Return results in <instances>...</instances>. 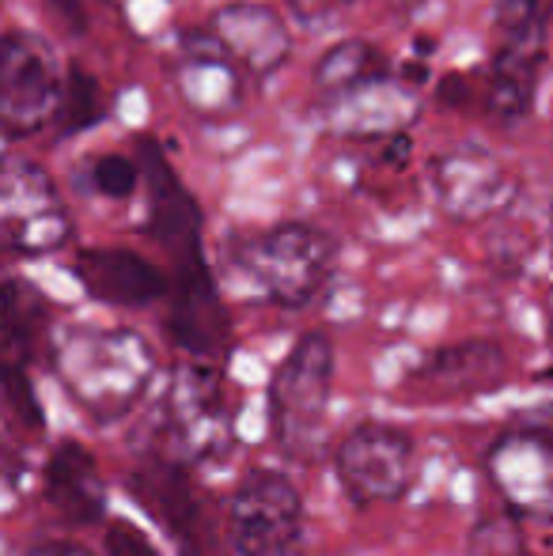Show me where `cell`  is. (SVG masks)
<instances>
[{"mask_svg":"<svg viewBox=\"0 0 553 556\" xmlns=\"http://www.w3.org/2000/svg\"><path fill=\"white\" fill-rule=\"evenodd\" d=\"M326 125L341 140H384L399 137L425 111V99L410 80L384 73L345 91L326 96Z\"/></svg>","mask_w":553,"mask_h":556,"instance_id":"14","label":"cell"},{"mask_svg":"<svg viewBox=\"0 0 553 556\" xmlns=\"http://www.w3.org/2000/svg\"><path fill=\"white\" fill-rule=\"evenodd\" d=\"M384 73H391V68H387V53L376 42H368V38H341V42H334L318 58L311 80H315V88L323 96H334V91H345L353 84L372 80V76H384Z\"/></svg>","mask_w":553,"mask_h":556,"instance_id":"22","label":"cell"},{"mask_svg":"<svg viewBox=\"0 0 553 556\" xmlns=\"http://www.w3.org/2000/svg\"><path fill=\"white\" fill-rule=\"evenodd\" d=\"M171 76H175L183 106L201 117H228L247 103L243 73L221 50V42L209 35V27L186 30L178 38V58Z\"/></svg>","mask_w":553,"mask_h":556,"instance_id":"16","label":"cell"},{"mask_svg":"<svg viewBox=\"0 0 553 556\" xmlns=\"http://www.w3.org/2000/svg\"><path fill=\"white\" fill-rule=\"evenodd\" d=\"M61 73L65 68L46 38L30 30L0 35V132L8 140L35 137L53 122Z\"/></svg>","mask_w":553,"mask_h":556,"instance_id":"9","label":"cell"},{"mask_svg":"<svg viewBox=\"0 0 553 556\" xmlns=\"http://www.w3.org/2000/svg\"><path fill=\"white\" fill-rule=\"evenodd\" d=\"M493 27L501 42L489 65L486 111L497 125L516 129L531 117L539 96L542 65H546V8L542 0H501Z\"/></svg>","mask_w":553,"mask_h":556,"instance_id":"5","label":"cell"},{"mask_svg":"<svg viewBox=\"0 0 553 556\" xmlns=\"http://www.w3.org/2000/svg\"><path fill=\"white\" fill-rule=\"evenodd\" d=\"M394 4H399V8H417L420 0H394Z\"/></svg>","mask_w":553,"mask_h":556,"instance_id":"28","label":"cell"},{"mask_svg":"<svg viewBox=\"0 0 553 556\" xmlns=\"http://www.w3.org/2000/svg\"><path fill=\"white\" fill-rule=\"evenodd\" d=\"M106 556H160V549L129 519H106Z\"/></svg>","mask_w":553,"mask_h":556,"instance_id":"25","label":"cell"},{"mask_svg":"<svg viewBox=\"0 0 553 556\" xmlns=\"http://www.w3.org/2000/svg\"><path fill=\"white\" fill-rule=\"evenodd\" d=\"M137 163H140V186L148 193V235L160 247H167L171 257L193 254L201 247V205L190 190L183 186V178L175 175V167L167 163L163 148L155 140L140 137L137 140Z\"/></svg>","mask_w":553,"mask_h":556,"instance_id":"15","label":"cell"},{"mask_svg":"<svg viewBox=\"0 0 553 556\" xmlns=\"http://www.w3.org/2000/svg\"><path fill=\"white\" fill-rule=\"evenodd\" d=\"M428 182L443 216L455 224H481L512 198V178L493 152L478 140L443 148L428 160Z\"/></svg>","mask_w":553,"mask_h":556,"instance_id":"11","label":"cell"},{"mask_svg":"<svg viewBox=\"0 0 553 556\" xmlns=\"http://www.w3.org/2000/svg\"><path fill=\"white\" fill-rule=\"evenodd\" d=\"M88 190L106 201H129L140 190V163L137 155L106 152L96 155L88 167Z\"/></svg>","mask_w":553,"mask_h":556,"instance_id":"24","label":"cell"},{"mask_svg":"<svg viewBox=\"0 0 553 556\" xmlns=\"http://www.w3.org/2000/svg\"><path fill=\"white\" fill-rule=\"evenodd\" d=\"M73 213L53 175L27 155H0V247L20 257H50L73 242Z\"/></svg>","mask_w":553,"mask_h":556,"instance_id":"6","label":"cell"},{"mask_svg":"<svg viewBox=\"0 0 553 556\" xmlns=\"http://www.w3.org/2000/svg\"><path fill=\"white\" fill-rule=\"evenodd\" d=\"M73 277L80 280L91 300L106 303V307L140 311L167 295V273L126 247L80 250L73 262Z\"/></svg>","mask_w":553,"mask_h":556,"instance_id":"18","label":"cell"},{"mask_svg":"<svg viewBox=\"0 0 553 556\" xmlns=\"http://www.w3.org/2000/svg\"><path fill=\"white\" fill-rule=\"evenodd\" d=\"M486 477L512 519H550L553 440L546 425H516L486 451Z\"/></svg>","mask_w":553,"mask_h":556,"instance_id":"10","label":"cell"},{"mask_svg":"<svg viewBox=\"0 0 553 556\" xmlns=\"http://www.w3.org/2000/svg\"><path fill=\"white\" fill-rule=\"evenodd\" d=\"M338 239L303 220L274 224L247 235L236 247V269L266 303L285 311H303L330 288L338 273Z\"/></svg>","mask_w":553,"mask_h":556,"instance_id":"3","label":"cell"},{"mask_svg":"<svg viewBox=\"0 0 553 556\" xmlns=\"http://www.w3.org/2000/svg\"><path fill=\"white\" fill-rule=\"evenodd\" d=\"M209 35L221 42V50L236 61V68L254 80L274 76L292 58V35L280 20L277 8L259 0H231L209 20Z\"/></svg>","mask_w":553,"mask_h":556,"instance_id":"17","label":"cell"},{"mask_svg":"<svg viewBox=\"0 0 553 556\" xmlns=\"http://www.w3.org/2000/svg\"><path fill=\"white\" fill-rule=\"evenodd\" d=\"M46 356L61 390L96 425H118L137 413L160 375L152 341L129 326H58Z\"/></svg>","mask_w":553,"mask_h":556,"instance_id":"1","label":"cell"},{"mask_svg":"<svg viewBox=\"0 0 553 556\" xmlns=\"http://www.w3.org/2000/svg\"><path fill=\"white\" fill-rule=\"evenodd\" d=\"M58 556H96V553L84 549V545H65V549H61Z\"/></svg>","mask_w":553,"mask_h":556,"instance_id":"27","label":"cell"},{"mask_svg":"<svg viewBox=\"0 0 553 556\" xmlns=\"http://www.w3.org/2000/svg\"><path fill=\"white\" fill-rule=\"evenodd\" d=\"M106 117V96L103 84L80 65H68V73H61V91L58 106H53V122L65 137L84 132L91 125H99Z\"/></svg>","mask_w":553,"mask_h":556,"instance_id":"23","label":"cell"},{"mask_svg":"<svg viewBox=\"0 0 553 556\" xmlns=\"http://www.w3.org/2000/svg\"><path fill=\"white\" fill-rule=\"evenodd\" d=\"M144 454L175 466L198 469L228 458L236 443V409H231L224 375L213 364H178L167 371L148 417Z\"/></svg>","mask_w":553,"mask_h":556,"instance_id":"2","label":"cell"},{"mask_svg":"<svg viewBox=\"0 0 553 556\" xmlns=\"http://www.w3.org/2000/svg\"><path fill=\"white\" fill-rule=\"evenodd\" d=\"M334 371H338L334 341L323 330H307L269 375V440L285 458L311 462L323 451L334 402Z\"/></svg>","mask_w":553,"mask_h":556,"instance_id":"4","label":"cell"},{"mask_svg":"<svg viewBox=\"0 0 553 556\" xmlns=\"http://www.w3.org/2000/svg\"><path fill=\"white\" fill-rule=\"evenodd\" d=\"M175 269L167 277V330L178 349L193 356H224L231 341V323L216 292V277L205 262V250L171 257Z\"/></svg>","mask_w":553,"mask_h":556,"instance_id":"13","label":"cell"},{"mask_svg":"<svg viewBox=\"0 0 553 556\" xmlns=\"http://www.w3.org/2000/svg\"><path fill=\"white\" fill-rule=\"evenodd\" d=\"M42 492L73 527H96L106 519V484L99 462L76 440H61L50 451L42 466Z\"/></svg>","mask_w":553,"mask_h":556,"instance_id":"20","label":"cell"},{"mask_svg":"<svg viewBox=\"0 0 553 556\" xmlns=\"http://www.w3.org/2000/svg\"><path fill=\"white\" fill-rule=\"evenodd\" d=\"M334 469L356 507L394 504L417 481V440L391 420H361L334 446Z\"/></svg>","mask_w":553,"mask_h":556,"instance_id":"8","label":"cell"},{"mask_svg":"<svg viewBox=\"0 0 553 556\" xmlns=\"http://www.w3.org/2000/svg\"><path fill=\"white\" fill-rule=\"evenodd\" d=\"M228 545L236 556H307V511L292 477L251 469L231 492Z\"/></svg>","mask_w":553,"mask_h":556,"instance_id":"7","label":"cell"},{"mask_svg":"<svg viewBox=\"0 0 553 556\" xmlns=\"http://www.w3.org/2000/svg\"><path fill=\"white\" fill-rule=\"evenodd\" d=\"M53 330L58 326H53L46 295L30 280L0 273V352L27 367L38 352L50 349Z\"/></svg>","mask_w":553,"mask_h":556,"instance_id":"21","label":"cell"},{"mask_svg":"<svg viewBox=\"0 0 553 556\" xmlns=\"http://www.w3.org/2000/svg\"><path fill=\"white\" fill-rule=\"evenodd\" d=\"M126 489L140 500L148 515L167 530L183 556L213 553V519H209V496L193 484L190 469L175 462L148 458L126 481Z\"/></svg>","mask_w":553,"mask_h":556,"instance_id":"12","label":"cell"},{"mask_svg":"<svg viewBox=\"0 0 553 556\" xmlns=\"http://www.w3.org/2000/svg\"><path fill=\"white\" fill-rule=\"evenodd\" d=\"M53 8H58V12H61V20L73 23L76 35H84V30H88V15H84L80 0H53Z\"/></svg>","mask_w":553,"mask_h":556,"instance_id":"26","label":"cell"},{"mask_svg":"<svg viewBox=\"0 0 553 556\" xmlns=\"http://www.w3.org/2000/svg\"><path fill=\"white\" fill-rule=\"evenodd\" d=\"M508 379V352L497 341L486 337H470V341H455L432 349L410 375L420 390L432 397H478L493 394Z\"/></svg>","mask_w":553,"mask_h":556,"instance_id":"19","label":"cell"}]
</instances>
